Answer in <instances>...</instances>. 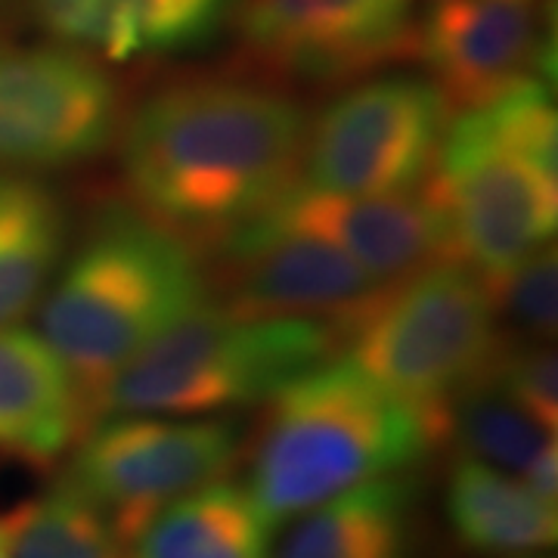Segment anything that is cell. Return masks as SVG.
<instances>
[{"instance_id":"8992f818","label":"cell","mask_w":558,"mask_h":558,"mask_svg":"<svg viewBox=\"0 0 558 558\" xmlns=\"http://www.w3.org/2000/svg\"><path fill=\"white\" fill-rule=\"evenodd\" d=\"M425 199L447 227L453 260L494 279L556 236L558 178L515 156L462 112L438 149Z\"/></svg>"},{"instance_id":"d4e9b609","label":"cell","mask_w":558,"mask_h":558,"mask_svg":"<svg viewBox=\"0 0 558 558\" xmlns=\"http://www.w3.org/2000/svg\"><path fill=\"white\" fill-rule=\"evenodd\" d=\"M0 558H7V553H3V546H0Z\"/></svg>"},{"instance_id":"8fae6325","label":"cell","mask_w":558,"mask_h":558,"mask_svg":"<svg viewBox=\"0 0 558 558\" xmlns=\"http://www.w3.org/2000/svg\"><path fill=\"white\" fill-rule=\"evenodd\" d=\"M553 44L543 0H435L416 16L413 53L447 109L472 112L521 81H553Z\"/></svg>"},{"instance_id":"d6986e66","label":"cell","mask_w":558,"mask_h":558,"mask_svg":"<svg viewBox=\"0 0 558 558\" xmlns=\"http://www.w3.org/2000/svg\"><path fill=\"white\" fill-rule=\"evenodd\" d=\"M267 539L248 487L215 481L161 509L134 539V558H270Z\"/></svg>"},{"instance_id":"603a6c76","label":"cell","mask_w":558,"mask_h":558,"mask_svg":"<svg viewBox=\"0 0 558 558\" xmlns=\"http://www.w3.org/2000/svg\"><path fill=\"white\" fill-rule=\"evenodd\" d=\"M494 379L537 418L543 428H558V357L543 341L502 344L490 363Z\"/></svg>"},{"instance_id":"30bf717a","label":"cell","mask_w":558,"mask_h":558,"mask_svg":"<svg viewBox=\"0 0 558 558\" xmlns=\"http://www.w3.org/2000/svg\"><path fill=\"white\" fill-rule=\"evenodd\" d=\"M248 57L286 78L351 81L413 53V0H242Z\"/></svg>"},{"instance_id":"5b68a950","label":"cell","mask_w":558,"mask_h":558,"mask_svg":"<svg viewBox=\"0 0 558 558\" xmlns=\"http://www.w3.org/2000/svg\"><path fill=\"white\" fill-rule=\"evenodd\" d=\"M336 326L351 366L447 435L453 398L490 369L502 348L487 282L459 260L385 282Z\"/></svg>"},{"instance_id":"ac0fdd59","label":"cell","mask_w":558,"mask_h":558,"mask_svg":"<svg viewBox=\"0 0 558 558\" xmlns=\"http://www.w3.org/2000/svg\"><path fill=\"white\" fill-rule=\"evenodd\" d=\"M410 487L403 481H366L299 515L279 558H407Z\"/></svg>"},{"instance_id":"52a82bcc","label":"cell","mask_w":558,"mask_h":558,"mask_svg":"<svg viewBox=\"0 0 558 558\" xmlns=\"http://www.w3.org/2000/svg\"><path fill=\"white\" fill-rule=\"evenodd\" d=\"M447 124L450 109L432 81H363L307 128L299 183L336 196H413L435 168Z\"/></svg>"},{"instance_id":"ba28073f","label":"cell","mask_w":558,"mask_h":558,"mask_svg":"<svg viewBox=\"0 0 558 558\" xmlns=\"http://www.w3.org/2000/svg\"><path fill=\"white\" fill-rule=\"evenodd\" d=\"M119 124V84L90 53L60 40H0V171L97 159Z\"/></svg>"},{"instance_id":"277c9868","label":"cell","mask_w":558,"mask_h":558,"mask_svg":"<svg viewBox=\"0 0 558 558\" xmlns=\"http://www.w3.org/2000/svg\"><path fill=\"white\" fill-rule=\"evenodd\" d=\"M323 317H242L199 301L102 388L97 416H193L274 398L339 354Z\"/></svg>"},{"instance_id":"7c38bea8","label":"cell","mask_w":558,"mask_h":558,"mask_svg":"<svg viewBox=\"0 0 558 558\" xmlns=\"http://www.w3.org/2000/svg\"><path fill=\"white\" fill-rule=\"evenodd\" d=\"M220 286L233 314L242 317L344 319L373 299L381 282L332 242L245 223L215 245Z\"/></svg>"},{"instance_id":"7a4b0ae2","label":"cell","mask_w":558,"mask_h":558,"mask_svg":"<svg viewBox=\"0 0 558 558\" xmlns=\"http://www.w3.org/2000/svg\"><path fill=\"white\" fill-rule=\"evenodd\" d=\"M205 295L190 242L137 208L102 211L44 304V339L78 388L87 428L102 388Z\"/></svg>"},{"instance_id":"6da1fadb","label":"cell","mask_w":558,"mask_h":558,"mask_svg":"<svg viewBox=\"0 0 558 558\" xmlns=\"http://www.w3.org/2000/svg\"><path fill=\"white\" fill-rule=\"evenodd\" d=\"M307 128L299 102L274 87L180 81L128 116L121 178L137 211L193 248H215L299 183Z\"/></svg>"},{"instance_id":"e0dca14e","label":"cell","mask_w":558,"mask_h":558,"mask_svg":"<svg viewBox=\"0 0 558 558\" xmlns=\"http://www.w3.org/2000/svg\"><path fill=\"white\" fill-rule=\"evenodd\" d=\"M65 240L60 196L40 180L0 171V329L35 311L65 255Z\"/></svg>"},{"instance_id":"7402d4cb","label":"cell","mask_w":558,"mask_h":558,"mask_svg":"<svg viewBox=\"0 0 558 558\" xmlns=\"http://www.w3.org/2000/svg\"><path fill=\"white\" fill-rule=\"evenodd\" d=\"M484 282L497 314L521 329L524 341H546V336H556L558 255L553 245H543L506 274Z\"/></svg>"},{"instance_id":"9c48e42d","label":"cell","mask_w":558,"mask_h":558,"mask_svg":"<svg viewBox=\"0 0 558 558\" xmlns=\"http://www.w3.org/2000/svg\"><path fill=\"white\" fill-rule=\"evenodd\" d=\"M236 462V432L218 418L124 416L94 428L75 453L72 484L128 546L180 497L220 481Z\"/></svg>"},{"instance_id":"ffe728a7","label":"cell","mask_w":558,"mask_h":558,"mask_svg":"<svg viewBox=\"0 0 558 558\" xmlns=\"http://www.w3.org/2000/svg\"><path fill=\"white\" fill-rule=\"evenodd\" d=\"M0 546L7 558H128L106 515L65 481L0 515Z\"/></svg>"},{"instance_id":"4fadbf2b","label":"cell","mask_w":558,"mask_h":558,"mask_svg":"<svg viewBox=\"0 0 558 558\" xmlns=\"http://www.w3.org/2000/svg\"><path fill=\"white\" fill-rule=\"evenodd\" d=\"M255 223L332 242L381 286L453 260L447 227L422 190L413 196H336L295 183Z\"/></svg>"},{"instance_id":"5bb4252c","label":"cell","mask_w":558,"mask_h":558,"mask_svg":"<svg viewBox=\"0 0 558 558\" xmlns=\"http://www.w3.org/2000/svg\"><path fill=\"white\" fill-rule=\"evenodd\" d=\"M40 28L90 57L128 62L193 50L220 32L233 0H25Z\"/></svg>"},{"instance_id":"2e32d148","label":"cell","mask_w":558,"mask_h":558,"mask_svg":"<svg viewBox=\"0 0 558 558\" xmlns=\"http://www.w3.org/2000/svg\"><path fill=\"white\" fill-rule=\"evenodd\" d=\"M447 515L457 537L484 556L521 558L553 549L558 509L521 478L475 457L459 459L447 487Z\"/></svg>"},{"instance_id":"44dd1931","label":"cell","mask_w":558,"mask_h":558,"mask_svg":"<svg viewBox=\"0 0 558 558\" xmlns=\"http://www.w3.org/2000/svg\"><path fill=\"white\" fill-rule=\"evenodd\" d=\"M450 432L462 440L469 457L502 472L521 475L537 453L556 440V432L543 428L519 400L512 398L487 369L462 388L450 403Z\"/></svg>"},{"instance_id":"3957f363","label":"cell","mask_w":558,"mask_h":558,"mask_svg":"<svg viewBox=\"0 0 558 558\" xmlns=\"http://www.w3.org/2000/svg\"><path fill=\"white\" fill-rule=\"evenodd\" d=\"M267 400L248 494L270 531L357 484L398 475L447 438L435 418L344 357L319 363Z\"/></svg>"},{"instance_id":"9a60e30c","label":"cell","mask_w":558,"mask_h":558,"mask_svg":"<svg viewBox=\"0 0 558 558\" xmlns=\"http://www.w3.org/2000/svg\"><path fill=\"white\" fill-rule=\"evenodd\" d=\"M87 432L60 354L28 329H0V450L50 459Z\"/></svg>"},{"instance_id":"cb8c5ba5","label":"cell","mask_w":558,"mask_h":558,"mask_svg":"<svg viewBox=\"0 0 558 558\" xmlns=\"http://www.w3.org/2000/svg\"><path fill=\"white\" fill-rule=\"evenodd\" d=\"M521 484L531 490V494H537L539 499H546V502H553L558 506V450H556V440L553 444H546L543 450L537 453V459L521 472Z\"/></svg>"}]
</instances>
